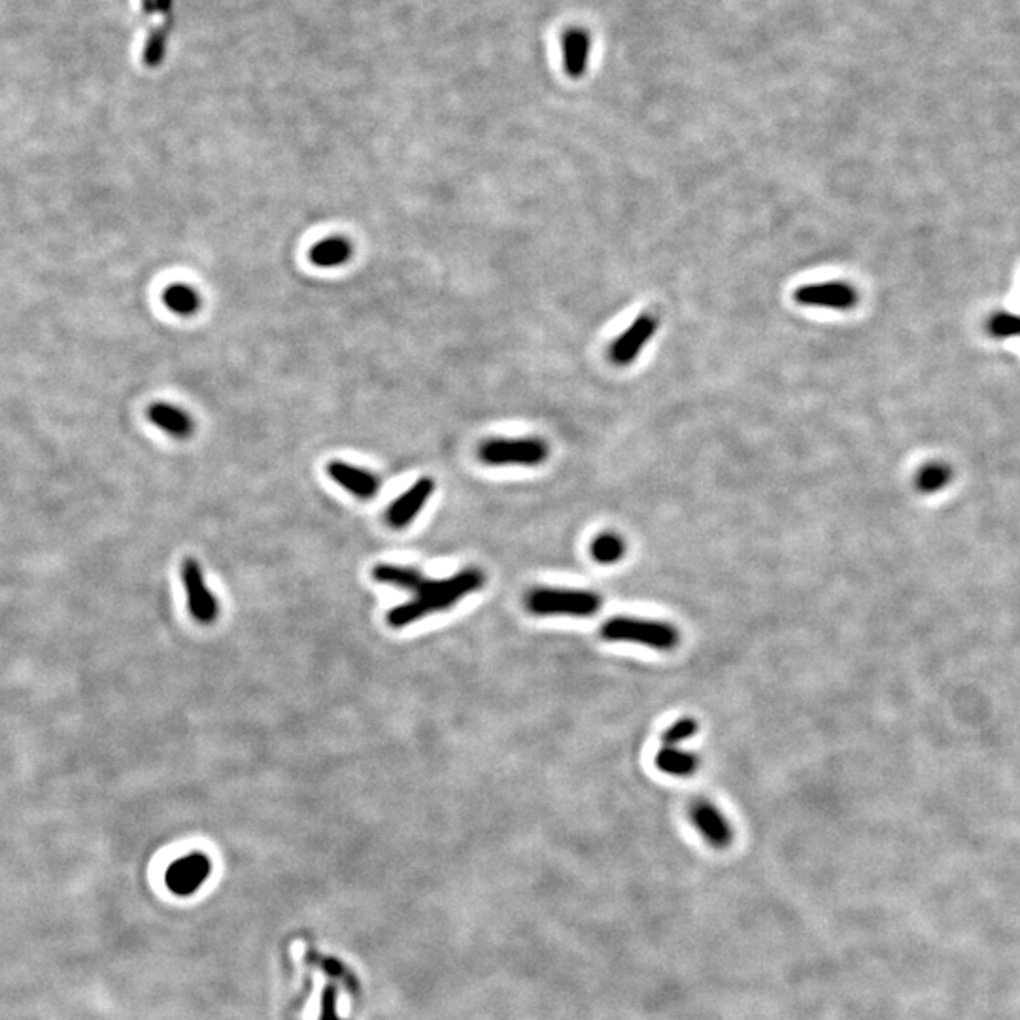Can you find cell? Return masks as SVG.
<instances>
[{"mask_svg": "<svg viewBox=\"0 0 1020 1020\" xmlns=\"http://www.w3.org/2000/svg\"><path fill=\"white\" fill-rule=\"evenodd\" d=\"M951 467L943 461H930L918 469L915 486L920 493H937L951 482Z\"/></svg>", "mask_w": 1020, "mask_h": 1020, "instance_id": "cell-16", "label": "cell"}, {"mask_svg": "<svg viewBox=\"0 0 1020 1020\" xmlns=\"http://www.w3.org/2000/svg\"><path fill=\"white\" fill-rule=\"evenodd\" d=\"M794 301L801 306H816V308H832L839 312H847L850 308L858 305L860 297L854 286L849 282H820V284H807L794 291Z\"/></svg>", "mask_w": 1020, "mask_h": 1020, "instance_id": "cell-8", "label": "cell"}, {"mask_svg": "<svg viewBox=\"0 0 1020 1020\" xmlns=\"http://www.w3.org/2000/svg\"><path fill=\"white\" fill-rule=\"evenodd\" d=\"M590 554L597 563L601 565H611L616 561L622 560L624 554H626V543L620 535L616 533H601L597 535L592 544H590Z\"/></svg>", "mask_w": 1020, "mask_h": 1020, "instance_id": "cell-18", "label": "cell"}, {"mask_svg": "<svg viewBox=\"0 0 1020 1020\" xmlns=\"http://www.w3.org/2000/svg\"><path fill=\"white\" fill-rule=\"evenodd\" d=\"M527 611L539 616L586 618L601 609V595L571 588H533L526 595Z\"/></svg>", "mask_w": 1020, "mask_h": 1020, "instance_id": "cell-3", "label": "cell"}, {"mask_svg": "<svg viewBox=\"0 0 1020 1020\" xmlns=\"http://www.w3.org/2000/svg\"><path fill=\"white\" fill-rule=\"evenodd\" d=\"M601 637L607 641H624L637 645L650 646L660 652H669L677 648L680 641L679 629L667 622L645 620V618H629L616 616L603 624Z\"/></svg>", "mask_w": 1020, "mask_h": 1020, "instance_id": "cell-2", "label": "cell"}, {"mask_svg": "<svg viewBox=\"0 0 1020 1020\" xmlns=\"http://www.w3.org/2000/svg\"><path fill=\"white\" fill-rule=\"evenodd\" d=\"M378 584H388L412 594L410 601L393 607L386 614V622L393 629L407 628L425 616L450 611L467 595L480 592L486 584V575L480 567H465L448 578H427L412 565L376 563L371 571Z\"/></svg>", "mask_w": 1020, "mask_h": 1020, "instance_id": "cell-1", "label": "cell"}, {"mask_svg": "<svg viewBox=\"0 0 1020 1020\" xmlns=\"http://www.w3.org/2000/svg\"><path fill=\"white\" fill-rule=\"evenodd\" d=\"M699 765L696 754L675 747H665L656 754V767L673 777H688Z\"/></svg>", "mask_w": 1020, "mask_h": 1020, "instance_id": "cell-15", "label": "cell"}, {"mask_svg": "<svg viewBox=\"0 0 1020 1020\" xmlns=\"http://www.w3.org/2000/svg\"><path fill=\"white\" fill-rule=\"evenodd\" d=\"M986 331L992 339L1005 340L1020 337V316L1005 312V310L994 312L986 320Z\"/></svg>", "mask_w": 1020, "mask_h": 1020, "instance_id": "cell-19", "label": "cell"}, {"mask_svg": "<svg viewBox=\"0 0 1020 1020\" xmlns=\"http://www.w3.org/2000/svg\"><path fill=\"white\" fill-rule=\"evenodd\" d=\"M697 733V722L694 718H682L679 722H675L671 728H667L663 733V745L665 747H677L682 741L694 737Z\"/></svg>", "mask_w": 1020, "mask_h": 1020, "instance_id": "cell-20", "label": "cell"}, {"mask_svg": "<svg viewBox=\"0 0 1020 1020\" xmlns=\"http://www.w3.org/2000/svg\"><path fill=\"white\" fill-rule=\"evenodd\" d=\"M433 492H435V480L431 476H422L420 480H416L407 492L399 495L388 507L386 516H384L386 524L391 529H405L410 526L414 522V518L424 509L425 503L431 499Z\"/></svg>", "mask_w": 1020, "mask_h": 1020, "instance_id": "cell-9", "label": "cell"}, {"mask_svg": "<svg viewBox=\"0 0 1020 1020\" xmlns=\"http://www.w3.org/2000/svg\"><path fill=\"white\" fill-rule=\"evenodd\" d=\"M148 418L155 427H159L161 431H165L178 441L189 439L195 429L191 416H187L182 408L172 407L167 403H153L152 407L148 408Z\"/></svg>", "mask_w": 1020, "mask_h": 1020, "instance_id": "cell-13", "label": "cell"}, {"mask_svg": "<svg viewBox=\"0 0 1020 1020\" xmlns=\"http://www.w3.org/2000/svg\"><path fill=\"white\" fill-rule=\"evenodd\" d=\"M163 301L174 314H180V316H193L201 308L199 293L184 284H176V286L165 289Z\"/></svg>", "mask_w": 1020, "mask_h": 1020, "instance_id": "cell-17", "label": "cell"}, {"mask_svg": "<svg viewBox=\"0 0 1020 1020\" xmlns=\"http://www.w3.org/2000/svg\"><path fill=\"white\" fill-rule=\"evenodd\" d=\"M327 475L331 476L333 482H337L340 488L352 493L361 501H371L380 492V478L356 465H350L346 461L333 459L327 465Z\"/></svg>", "mask_w": 1020, "mask_h": 1020, "instance_id": "cell-10", "label": "cell"}, {"mask_svg": "<svg viewBox=\"0 0 1020 1020\" xmlns=\"http://www.w3.org/2000/svg\"><path fill=\"white\" fill-rule=\"evenodd\" d=\"M690 816H692V822H694L697 832L701 833V837L709 845H713L716 849H724L730 845L731 837H733L730 822L711 801H705V799L696 801L692 805Z\"/></svg>", "mask_w": 1020, "mask_h": 1020, "instance_id": "cell-11", "label": "cell"}, {"mask_svg": "<svg viewBox=\"0 0 1020 1020\" xmlns=\"http://www.w3.org/2000/svg\"><path fill=\"white\" fill-rule=\"evenodd\" d=\"M212 862L204 852H189L174 860L165 873V884L174 896H193L210 877Z\"/></svg>", "mask_w": 1020, "mask_h": 1020, "instance_id": "cell-6", "label": "cell"}, {"mask_svg": "<svg viewBox=\"0 0 1020 1020\" xmlns=\"http://www.w3.org/2000/svg\"><path fill=\"white\" fill-rule=\"evenodd\" d=\"M350 257H352V244L342 237L325 238L316 246H312V250H310V261L316 267H323V269L344 265Z\"/></svg>", "mask_w": 1020, "mask_h": 1020, "instance_id": "cell-14", "label": "cell"}, {"mask_svg": "<svg viewBox=\"0 0 1020 1020\" xmlns=\"http://www.w3.org/2000/svg\"><path fill=\"white\" fill-rule=\"evenodd\" d=\"M550 448L548 442L539 437H522V439H490L478 448V458L486 465L505 467H537L548 459Z\"/></svg>", "mask_w": 1020, "mask_h": 1020, "instance_id": "cell-4", "label": "cell"}, {"mask_svg": "<svg viewBox=\"0 0 1020 1020\" xmlns=\"http://www.w3.org/2000/svg\"><path fill=\"white\" fill-rule=\"evenodd\" d=\"M658 327H660V320L654 314L645 312V314L637 316L620 337L612 340V344L609 346V359H611L612 365H616V367L631 365L639 357L641 350L650 342V339L656 335Z\"/></svg>", "mask_w": 1020, "mask_h": 1020, "instance_id": "cell-7", "label": "cell"}, {"mask_svg": "<svg viewBox=\"0 0 1020 1020\" xmlns=\"http://www.w3.org/2000/svg\"><path fill=\"white\" fill-rule=\"evenodd\" d=\"M320 1020H342L337 1011V990L333 986H325L322 996V1017Z\"/></svg>", "mask_w": 1020, "mask_h": 1020, "instance_id": "cell-21", "label": "cell"}, {"mask_svg": "<svg viewBox=\"0 0 1020 1020\" xmlns=\"http://www.w3.org/2000/svg\"><path fill=\"white\" fill-rule=\"evenodd\" d=\"M563 67L571 78L584 76L590 61V34L584 29H569L561 38Z\"/></svg>", "mask_w": 1020, "mask_h": 1020, "instance_id": "cell-12", "label": "cell"}, {"mask_svg": "<svg viewBox=\"0 0 1020 1020\" xmlns=\"http://www.w3.org/2000/svg\"><path fill=\"white\" fill-rule=\"evenodd\" d=\"M182 584L186 590L187 611L197 624L210 626L220 618V603L208 588L203 567L195 558L182 561Z\"/></svg>", "mask_w": 1020, "mask_h": 1020, "instance_id": "cell-5", "label": "cell"}]
</instances>
